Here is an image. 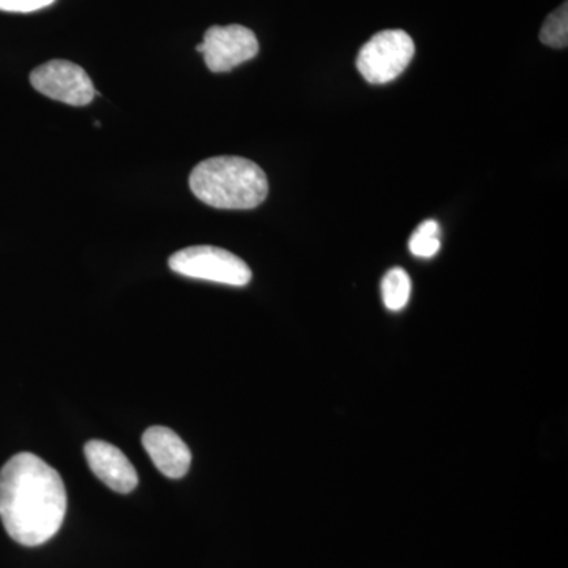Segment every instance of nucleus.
<instances>
[{
    "instance_id": "f257e3e1",
    "label": "nucleus",
    "mask_w": 568,
    "mask_h": 568,
    "mask_svg": "<svg viewBox=\"0 0 568 568\" xmlns=\"http://www.w3.org/2000/svg\"><path fill=\"white\" fill-rule=\"evenodd\" d=\"M67 489L61 474L37 455L22 452L0 469V519L14 541L39 547L62 528Z\"/></svg>"
},
{
    "instance_id": "f03ea898",
    "label": "nucleus",
    "mask_w": 568,
    "mask_h": 568,
    "mask_svg": "<svg viewBox=\"0 0 568 568\" xmlns=\"http://www.w3.org/2000/svg\"><path fill=\"white\" fill-rule=\"evenodd\" d=\"M189 183L197 200L224 211L256 209L268 194L267 175L242 156L204 160L194 168Z\"/></svg>"
},
{
    "instance_id": "7ed1b4c3",
    "label": "nucleus",
    "mask_w": 568,
    "mask_h": 568,
    "mask_svg": "<svg viewBox=\"0 0 568 568\" xmlns=\"http://www.w3.org/2000/svg\"><path fill=\"white\" fill-rule=\"evenodd\" d=\"M171 271L189 278L207 280L230 286L252 282V268L241 257L219 246L200 245L179 250L170 257Z\"/></svg>"
},
{
    "instance_id": "20e7f679",
    "label": "nucleus",
    "mask_w": 568,
    "mask_h": 568,
    "mask_svg": "<svg viewBox=\"0 0 568 568\" xmlns=\"http://www.w3.org/2000/svg\"><path fill=\"white\" fill-rule=\"evenodd\" d=\"M416 44L409 33L390 29L373 36L357 55V70L369 84H387L413 61Z\"/></svg>"
},
{
    "instance_id": "39448f33",
    "label": "nucleus",
    "mask_w": 568,
    "mask_h": 568,
    "mask_svg": "<svg viewBox=\"0 0 568 568\" xmlns=\"http://www.w3.org/2000/svg\"><path fill=\"white\" fill-rule=\"evenodd\" d=\"M196 51L204 55L205 65L213 73H226L256 58L260 41L245 26H212Z\"/></svg>"
},
{
    "instance_id": "423d86ee",
    "label": "nucleus",
    "mask_w": 568,
    "mask_h": 568,
    "mask_svg": "<svg viewBox=\"0 0 568 568\" xmlns=\"http://www.w3.org/2000/svg\"><path fill=\"white\" fill-rule=\"evenodd\" d=\"M31 84L48 99L70 106H85L99 95L82 67L61 59L37 67L31 73Z\"/></svg>"
},
{
    "instance_id": "0eeeda50",
    "label": "nucleus",
    "mask_w": 568,
    "mask_h": 568,
    "mask_svg": "<svg viewBox=\"0 0 568 568\" xmlns=\"http://www.w3.org/2000/svg\"><path fill=\"white\" fill-rule=\"evenodd\" d=\"M89 467L115 493H132L138 487V473L125 454L104 440H89L84 446Z\"/></svg>"
},
{
    "instance_id": "6e6552de",
    "label": "nucleus",
    "mask_w": 568,
    "mask_h": 568,
    "mask_svg": "<svg viewBox=\"0 0 568 568\" xmlns=\"http://www.w3.org/2000/svg\"><path fill=\"white\" fill-rule=\"evenodd\" d=\"M142 446L163 476L182 478L192 465V452L181 437L166 426H151L142 435Z\"/></svg>"
},
{
    "instance_id": "1a4fd4ad",
    "label": "nucleus",
    "mask_w": 568,
    "mask_h": 568,
    "mask_svg": "<svg viewBox=\"0 0 568 568\" xmlns=\"http://www.w3.org/2000/svg\"><path fill=\"white\" fill-rule=\"evenodd\" d=\"M410 290H413V283H410L405 268H390L381 284V293H383L386 308L390 312H402L409 302Z\"/></svg>"
},
{
    "instance_id": "9d476101",
    "label": "nucleus",
    "mask_w": 568,
    "mask_h": 568,
    "mask_svg": "<svg viewBox=\"0 0 568 568\" xmlns=\"http://www.w3.org/2000/svg\"><path fill=\"white\" fill-rule=\"evenodd\" d=\"M540 41L547 47L567 48L568 44V3L564 2L558 10L548 14L540 29Z\"/></svg>"
},
{
    "instance_id": "9b49d317",
    "label": "nucleus",
    "mask_w": 568,
    "mask_h": 568,
    "mask_svg": "<svg viewBox=\"0 0 568 568\" xmlns=\"http://www.w3.org/2000/svg\"><path fill=\"white\" fill-rule=\"evenodd\" d=\"M440 248V227L435 220H426L417 227L409 241V250L414 256L428 257L435 256Z\"/></svg>"
},
{
    "instance_id": "f8f14e48",
    "label": "nucleus",
    "mask_w": 568,
    "mask_h": 568,
    "mask_svg": "<svg viewBox=\"0 0 568 568\" xmlns=\"http://www.w3.org/2000/svg\"><path fill=\"white\" fill-rule=\"evenodd\" d=\"M55 0H0V11L9 13H32V11L47 9Z\"/></svg>"
}]
</instances>
